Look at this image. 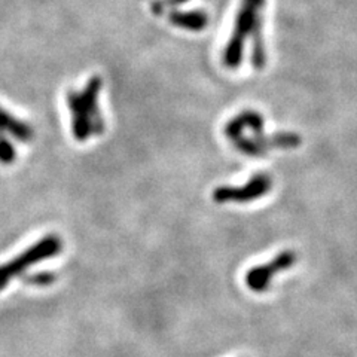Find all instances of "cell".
I'll use <instances>...</instances> for the list:
<instances>
[{
    "mask_svg": "<svg viewBox=\"0 0 357 357\" xmlns=\"http://www.w3.org/2000/svg\"><path fill=\"white\" fill-rule=\"evenodd\" d=\"M265 0H241L237 10L231 38L222 52V64L227 69H237L241 66L244 45L252 39V64L255 69H264L266 64V51L262 35Z\"/></svg>",
    "mask_w": 357,
    "mask_h": 357,
    "instance_id": "cell-1",
    "label": "cell"
},
{
    "mask_svg": "<svg viewBox=\"0 0 357 357\" xmlns=\"http://www.w3.org/2000/svg\"><path fill=\"white\" fill-rule=\"evenodd\" d=\"M102 88V77L93 76L82 89L67 91L66 103L70 114L72 136L76 142H86L105 132L106 124L102 109H100Z\"/></svg>",
    "mask_w": 357,
    "mask_h": 357,
    "instance_id": "cell-2",
    "label": "cell"
},
{
    "mask_svg": "<svg viewBox=\"0 0 357 357\" xmlns=\"http://www.w3.org/2000/svg\"><path fill=\"white\" fill-rule=\"evenodd\" d=\"M63 249L61 237L50 234L42 237L38 243H33L26 250H22L15 258L0 265V292L8 287V284L26 275L31 266L40 264L45 259L55 258Z\"/></svg>",
    "mask_w": 357,
    "mask_h": 357,
    "instance_id": "cell-3",
    "label": "cell"
},
{
    "mask_svg": "<svg viewBox=\"0 0 357 357\" xmlns=\"http://www.w3.org/2000/svg\"><path fill=\"white\" fill-rule=\"evenodd\" d=\"M35 131L26 121H21L0 105V164L9 165L17 160V143H29Z\"/></svg>",
    "mask_w": 357,
    "mask_h": 357,
    "instance_id": "cell-4",
    "label": "cell"
},
{
    "mask_svg": "<svg viewBox=\"0 0 357 357\" xmlns=\"http://www.w3.org/2000/svg\"><path fill=\"white\" fill-rule=\"evenodd\" d=\"M273 177L266 173H256L241 186H219L211 198L218 204H249L261 199L273 189Z\"/></svg>",
    "mask_w": 357,
    "mask_h": 357,
    "instance_id": "cell-5",
    "label": "cell"
},
{
    "mask_svg": "<svg viewBox=\"0 0 357 357\" xmlns=\"http://www.w3.org/2000/svg\"><path fill=\"white\" fill-rule=\"evenodd\" d=\"M301 142L303 139L294 131H278L275 134H270V136L265 132L255 134L252 137L240 136L232 140V144L245 156L261 158L271 149H295Z\"/></svg>",
    "mask_w": 357,
    "mask_h": 357,
    "instance_id": "cell-6",
    "label": "cell"
},
{
    "mask_svg": "<svg viewBox=\"0 0 357 357\" xmlns=\"http://www.w3.org/2000/svg\"><path fill=\"white\" fill-rule=\"evenodd\" d=\"M298 255L292 249H286L278 253L275 258L265 265L253 266L252 270L245 273V286H248L252 292L262 294L265 290L270 289L271 280L278 274L287 271L296 264Z\"/></svg>",
    "mask_w": 357,
    "mask_h": 357,
    "instance_id": "cell-7",
    "label": "cell"
},
{
    "mask_svg": "<svg viewBox=\"0 0 357 357\" xmlns=\"http://www.w3.org/2000/svg\"><path fill=\"white\" fill-rule=\"evenodd\" d=\"M249 130L252 134H261L264 132V116L256 110H243L241 114L234 116L228 124L223 128L225 136L232 142L243 136L244 131Z\"/></svg>",
    "mask_w": 357,
    "mask_h": 357,
    "instance_id": "cell-8",
    "label": "cell"
},
{
    "mask_svg": "<svg viewBox=\"0 0 357 357\" xmlns=\"http://www.w3.org/2000/svg\"><path fill=\"white\" fill-rule=\"evenodd\" d=\"M207 15L201 10H192V13H173L170 15V22L178 29H185L189 31H199L207 26Z\"/></svg>",
    "mask_w": 357,
    "mask_h": 357,
    "instance_id": "cell-9",
    "label": "cell"
},
{
    "mask_svg": "<svg viewBox=\"0 0 357 357\" xmlns=\"http://www.w3.org/2000/svg\"><path fill=\"white\" fill-rule=\"evenodd\" d=\"M54 275L51 273H42V274H38V275H30L27 278V282L33 286H48L54 282Z\"/></svg>",
    "mask_w": 357,
    "mask_h": 357,
    "instance_id": "cell-10",
    "label": "cell"
}]
</instances>
